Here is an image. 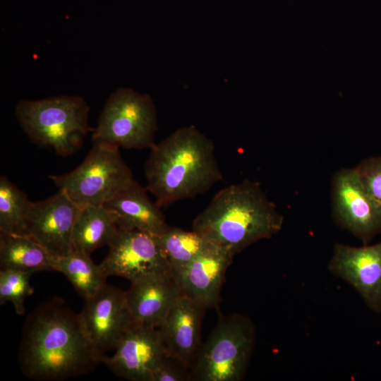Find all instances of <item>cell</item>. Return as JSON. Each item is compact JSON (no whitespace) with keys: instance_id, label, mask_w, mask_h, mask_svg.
<instances>
[{"instance_id":"cb8c5ba5","label":"cell","mask_w":381,"mask_h":381,"mask_svg":"<svg viewBox=\"0 0 381 381\" xmlns=\"http://www.w3.org/2000/svg\"><path fill=\"white\" fill-rule=\"evenodd\" d=\"M355 169L364 188L381 209V156L362 160Z\"/></svg>"},{"instance_id":"7a4b0ae2","label":"cell","mask_w":381,"mask_h":381,"mask_svg":"<svg viewBox=\"0 0 381 381\" xmlns=\"http://www.w3.org/2000/svg\"><path fill=\"white\" fill-rule=\"evenodd\" d=\"M150 150L146 188L160 207L194 198L222 180L212 141L193 126L176 130Z\"/></svg>"},{"instance_id":"2e32d148","label":"cell","mask_w":381,"mask_h":381,"mask_svg":"<svg viewBox=\"0 0 381 381\" xmlns=\"http://www.w3.org/2000/svg\"><path fill=\"white\" fill-rule=\"evenodd\" d=\"M234 255L214 245L195 257L176 278L183 293L206 308H215Z\"/></svg>"},{"instance_id":"4fadbf2b","label":"cell","mask_w":381,"mask_h":381,"mask_svg":"<svg viewBox=\"0 0 381 381\" xmlns=\"http://www.w3.org/2000/svg\"><path fill=\"white\" fill-rule=\"evenodd\" d=\"M328 269L350 284L373 311L381 313V242L363 247L337 243Z\"/></svg>"},{"instance_id":"ba28073f","label":"cell","mask_w":381,"mask_h":381,"mask_svg":"<svg viewBox=\"0 0 381 381\" xmlns=\"http://www.w3.org/2000/svg\"><path fill=\"white\" fill-rule=\"evenodd\" d=\"M100 263L107 277L118 276L131 282L143 277L172 272L156 236L136 229H119Z\"/></svg>"},{"instance_id":"7402d4cb","label":"cell","mask_w":381,"mask_h":381,"mask_svg":"<svg viewBox=\"0 0 381 381\" xmlns=\"http://www.w3.org/2000/svg\"><path fill=\"white\" fill-rule=\"evenodd\" d=\"M31 201L5 176L0 178V233L25 235Z\"/></svg>"},{"instance_id":"9c48e42d","label":"cell","mask_w":381,"mask_h":381,"mask_svg":"<svg viewBox=\"0 0 381 381\" xmlns=\"http://www.w3.org/2000/svg\"><path fill=\"white\" fill-rule=\"evenodd\" d=\"M79 316L87 337L102 357L115 349L133 324L126 291L107 284L85 300Z\"/></svg>"},{"instance_id":"5bb4252c","label":"cell","mask_w":381,"mask_h":381,"mask_svg":"<svg viewBox=\"0 0 381 381\" xmlns=\"http://www.w3.org/2000/svg\"><path fill=\"white\" fill-rule=\"evenodd\" d=\"M206 309L183 294L157 328L166 354L181 362L190 371L202 344L201 325Z\"/></svg>"},{"instance_id":"603a6c76","label":"cell","mask_w":381,"mask_h":381,"mask_svg":"<svg viewBox=\"0 0 381 381\" xmlns=\"http://www.w3.org/2000/svg\"><path fill=\"white\" fill-rule=\"evenodd\" d=\"M32 272L15 270L0 271V304L11 302L18 315L25 312V299L33 293L30 284Z\"/></svg>"},{"instance_id":"277c9868","label":"cell","mask_w":381,"mask_h":381,"mask_svg":"<svg viewBox=\"0 0 381 381\" xmlns=\"http://www.w3.org/2000/svg\"><path fill=\"white\" fill-rule=\"evenodd\" d=\"M15 113L32 143L63 157L79 150L87 134L93 130L88 122L90 107L78 95L20 100Z\"/></svg>"},{"instance_id":"8992f818","label":"cell","mask_w":381,"mask_h":381,"mask_svg":"<svg viewBox=\"0 0 381 381\" xmlns=\"http://www.w3.org/2000/svg\"><path fill=\"white\" fill-rule=\"evenodd\" d=\"M157 128L156 107L150 96L120 87L107 99L92 139L119 148L150 149Z\"/></svg>"},{"instance_id":"ac0fdd59","label":"cell","mask_w":381,"mask_h":381,"mask_svg":"<svg viewBox=\"0 0 381 381\" xmlns=\"http://www.w3.org/2000/svg\"><path fill=\"white\" fill-rule=\"evenodd\" d=\"M119 229L116 214L104 205L80 208L73 232V250L90 255L109 246Z\"/></svg>"},{"instance_id":"6da1fadb","label":"cell","mask_w":381,"mask_h":381,"mask_svg":"<svg viewBox=\"0 0 381 381\" xmlns=\"http://www.w3.org/2000/svg\"><path fill=\"white\" fill-rule=\"evenodd\" d=\"M23 373L40 381H59L86 374L102 362L87 337L79 313L59 298L28 317L18 350Z\"/></svg>"},{"instance_id":"d4e9b609","label":"cell","mask_w":381,"mask_h":381,"mask_svg":"<svg viewBox=\"0 0 381 381\" xmlns=\"http://www.w3.org/2000/svg\"><path fill=\"white\" fill-rule=\"evenodd\" d=\"M193 380L191 371L176 359L165 356L152 375V381H186Z\"/></svg>"},{"instance_id":"52a82bcc","label":"cell","mask_w":381,"mask_h":381,"mask_svg":"<svg viewBox=\"0 0 381 381\" xmlns=\"http://www.w3.org/2000/svg\"><path fill=\"white\" fill-rule=\"evenodd\" d=\"M49 177L80 208L104 205L133 180L119 147L95 142L75 169Z\"/></svg>"},{"instance_id":"ffe728a7","label":"cell","mask_w":381,"mask_h":381,"mask_svg":"<svg viewBox=\"0 0 381 381\" xmlns=\"http://www.w3.org/2000/svg\"><path fill=\"white\" fill-rule=\"evenodd\" d=\"M53 271L64 274L77 293L84 299L95 295L106 283L101 265L95 264L90 255L73 250L62 256H52Z\"/></svg>"},{"instance_id":"44dd1931","label":"cell","mask_w":381,"mask_h":381,"mask_svg":"<svg viewBox=\"0 0 381 381\" xmlns=\"http://www.w3.org/2000/svg\"><path fill=\"white\" fill-rule=\"evenodd\" d=\"M156 237L175 277L195 257L214 245L194 230L179 228L170 227Z\"/></svg>"},{"instance_id":"5b68a950","label":"cell","mask_w":381,"mask_h":381,"mask_svg":"<svg viewBox=\"0 0 381 381\" xmlns=\"http://www.w3.org/2000/svg\"><path fill=\"white\" fill-rule=\"evenodd\" d=\"M255 331L252 322L239 314L220 316L201 344L191 369L199 381H240L252 355Z\"/></svg>"},{"instance_id":"3957f363","label":"cell","mask_w":381,"mask_h":381,"mask_svg":"<svg viewBox=\"0 0 381 381\" xmlns=\"http://www.w3.org/2000/svg\"><path fill=\"white\" fill-rule=\"evenodd\" d=\"M283 221L260 183L246 179L220 190L194 219L193 230L235 255L277 234Z\"/></svg>"},{"instance_id":"8fae6325","label":"cell","mask_w":381,"mask_h":381,"mask_svg":"<svg viewBox=\"0 0 381 381\" xmlns=\"http://www.w3.org/2000/svg\"><path fill=\"white\" fill-rule=\"evenodd\" d=\"M332 202L338 223L364 243L381 232V209L364 188L355 168L341 169L335 174Z\"/></svg>"},{"instance_id":"9a60e30c","label":"cell","mask_w":381,"mask_h":381,"mask_svg":"<svg viewBox=\"0 0 381 381\" xmlns=\"http://www.w3.org/2000/svg\"><path fill=\"white\" fill-rule=\"evenodd\" d=\"M126 291L133 323L157 328L183 294L173 272L149 275L131 282Z\"/></svg>"},{"instance_id":"d6986e66","label":"cell","mask_w":381,"mask_h":381,"mask_svg":"<svg viewBox=\"0 0 381 381\" xmlns=\"http://www.w3.org/2000/svg\"><path fill=\"white\" fill-rule=\"evenodd\" d=\"M52 256L28 235L0 233L1 270L53 271Z\"/></svg>"},{"instance_id":"30bf717a","label":"cell","mask_w":381,"mask_h":381,"mask_svg":"<svg viewBox=\"0 0 381 381\" xmlns=\"http://www.w3.org/2000/svg\"><path fill=\"white\" fill-rule=\"evenodd\" d=\"M80 207L64 192L30 202L26 217L25 235L39 243L52 256L73 250V232Z\"/></svg>"},{"instance_id":"7c38bea8","label":"cell","mask_w":381,"mask_h":381,"mask_svg":"<svg viewBox=\"0 0 381 381\" xmlns=\"http://www.w3.org/2000/svg\"><path fill=\"white\" fill-rule=\"evenodd\" d=\"M157 328L133 324L110 357L102 363L119 377L131 381H152V375L166 356Z\"/></svg>"},{"instance_id":"e0dca14e","label":"cell","mask_w":381,"mask_h":381,"mask_svg":"<svg viewBox=\"0 0 381 381\" xmlns=\"http://www.w3.org/2000/svg\"><path fill=\"white\" fill-rule=\"evenodd\" d=\"M147 190L134 179L104 206L118 217L119 226L159 236L170 229L156 202H152Z\"/></svg>"}]
</instances>
